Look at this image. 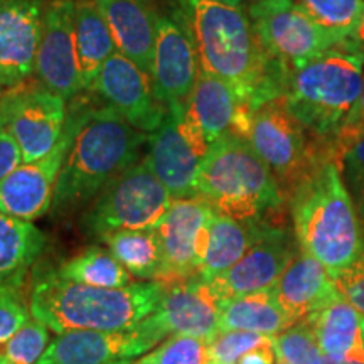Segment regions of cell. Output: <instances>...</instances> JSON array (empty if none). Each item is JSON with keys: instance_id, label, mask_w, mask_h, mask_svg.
Masks as SVG:
<instances>
[{"instance_id": "1", "label": "cell", "mask_w": 364, "mask_h": 364, "mask_svg": "<svg viewBox=\"0 0 364 364\" xmlns=\"http://www.w3.org/2000/svg\"><path fill=\"white\" fill-rule=\"evenodd\" d=\"M177 2L203 71L228 81L252 113L284 98L290 71L263 49L248 11L218 0Z\"/></svg>"}, {"instance_id": "2", "label": "cell", "mask_w": 364, "mask_h": 364, "mask_svg": "<svg viewBox=\"0 0 364 364\" xmlns=\"http://www.w3.org/2000/svg\"><path fill=\"white\" fill-rule=\"evenodd\" d=\"M76 134L54 191L53 209L70 211L90 203L113 179L142 159L149 135L136 130L108 107L73 105Z\"/></svg>"}, {"instance_id": "3", "label": "cell", "mask_w": 364, "mask_h": 364, "mask_svg": "<svg viewBox=\"0 0 364 364\" xmlns=\"http://www.w3.org/2000/svg\"><path fill=\"white\" fill-rule=\"evenodd\" d=\"M166 284L136 282L122 289L76 284L43 272L29 290L31 316L56 334L78 331L130 329L156 311Z\"/></svg>"}, {"instance_id": "4", "label": "cell", "mask_w": 364, "mask_h": 364, "mask_svg": "<svg viewBox=\"0 0 364 364\" xmlns=\"http://www.w3.org/2000/svg\"><path fill=\"white\" fill-rule=\"evenodd\" d=\"M290 209L299 248L322 263L332 279L364 253L363 223L341 164H318L292 193Z\"/></svg>"}, {"instance_id": "5", "label": "cell", "mask_w": 364, "mask_h": 364, "mask_svg": "<svg viewBox=\"0 0 364 364\" xmlns=\"http://www.w3.org/2000/svg\"><path fill=\"white\" fill-rule=\"evenodd\" d=\"M364 49L353 39L290 73L284 103L318 144H329L363 88Z\"/></svg>"}, {"instance_id": "6", "label": "cell", "mask_w": 364, "mask_h": 364, "mask_svg": "<svg viewBox=\"0 0 364 364\" xmlns=\"http://www.w3.org/2000/svg\"><path fill=\"white\" fill-rule=\"evenodd\" d=\"M218 215L238 221H267L284 204V191L270 167L245 136L228 132L209 147L196 184Z\"/></svg>"}, {"instance_id": "7", "label": "cell", "mask_w": 364, "mask_h": 364, "mask_svg": "<svg viewBox=\"0 0 364 364\" xmlns=\"http://www.w3.org/2000/svg\"><path fill=\"white\" fill-rule=\"evenodd\" d=\"M172 201L144 157L97 196L83 218V228L98 240L117 231L156 230Z\"/></svg>"}, {"instance_id": "8", "label": "cell", "mask_w": 364, "mask_h": 364, "mask_svg": "<svg viewBox=\"0 0 364 364\" xmlns=\"http://www.w3.org/2000/svg\"><path fill=\"white\" fill-rule=\"evenodd\" d=\"M245 139L270 167L282 191L294 193L318 164L327 161L321 144L309 142L306 129L290 115L282 98L252 113Z\"/></svg>"}, {"instance_id": "9", "label": "cell", "mask_w": 364, "mask_h": 364, "mask_svg": "<svg viewBox=\"0 0 364 364\" xmlns=\"http://www.w3.org/2000/svg\"><path fill=\"white\" fill-rule=\"evenodd\" d=\"M248 16L268 56L290 73L349 41L318 27L295 0L250 2Z\"/></svg>"}, {"instance_id": "10", "label": "cell", "mask_w": 364, "mask_h": 364, "mask_svg": "<svg viewBox=\"0 0 364 364\" xmlns=\"http://www.w3.org/2000/svg\"><path fill=\"white\" fill-rule=\"evenodd\" d=\"M208 139L186 112L184 103L171 105L161 127L149 135L147 159L172 199L193 198L203 161L209 152Z\"/></svg>"}, {"instance_id": "11", "label": "cell", "mask_w": 364, "mask_h": 364, "mask_svg": "<svg viewBox=\"0 0 364 364\" xmlns=\"http://www.w3.org/2000/svg\"><path fill=\"white\" fill-rule=\"evenodd\" d=\"M213 218L215 209L199 196L172 201L167 215L156 228L164 260L162 284L199 279Z\"/></svg>"}, {"instance_id": "12", "label": "cell", "mask_w": 364, "mask_h": 364, "mask_svg": "<svg viewBox=\"0 0 364 364\" xmlns=\"http://www.w3.org/2000/svg\"><path fill=\"white\" fill-rule=\"evenodd\" d=\"M9 90L0 107L6 129L19 144L24 164L38 162L63 139L68 120L66 100L44 88Z\"/></svg>"}, {"instance_id": "13", "label": "cell", "mask_w": 364, "mask_h": 364, "mask_svg": "<svg viewBox=\"0 0 364 364\" xmlns=\"http://www.w3.org/2000/svg\"><path fill=\"white\" fill-rule=\"evenodd\" d=\"M166 336L144 318L124 331H78L59 334L36 364H115L144 356Z\"/></svg>"}, {"instance_id": "14", "label": "cell", "mask_w": 364, "mask_h": 364, "mask_svg": "<svg viewBox=\"0 0 364 364\" xmlns=\"http://www.w3.org/2000/svg\"><path fill=\"white\" fill-rule=\"evenodd\" d=\"M76 134V112L71 105L65 134L56 149L38 162L22 164L0 182V213L33 223L43 218L54 203L59 172Z\"/></svg>"}, {"instance_id": "15", "label": "cell", "mask_w": 364, "mask_h": 364, "mask_svg": "<svg viewBox=\"0 0 364 364\" xmlns=\"http://www.w3.org/2000/svg\"><path fill=\"white\" fill-rule=\"evenodd\" d=\"M91 91L105 107L147 135L154 134L166 118L167 108L156 97L152 76L118 51L100 70Z\"/></svg>"}, {"instance_id": "16", "label": "cell", "mask_w": 364, "mask_h": 364, "mask_svg": "<svg viewBox=\"0 0 364 364\" xmlns=\"http://www.w3.org/2000/svg\"><path fill=\"white\" fill-rule=\"evenodd\" d=\"M199 73L198 49L179 9L172 14H159L150 73L159 102L166 108L184 103L193 93Z\"/></svg>"}, {"instance_id": "17", "label": "cell", "mask_w": 364, "mask_h": 364, "mask_svg": "<svg viewBox=\"0 0 364 364\" xmlns=\"http://www.w3.org/2000/svg\"><path fill=\"white\" fill-rule=\"evenodd\" d=\"M76 0H48L43 38L36 58L41 88L70 100L83 91L75 38Z\"/></svg>"}, {"instance_id": "18", "label": "cell", "mask_w": 364, "mask_h": 364, "mask_svg": "<svg viewBox=\"0 0 364 364\" xmlns=\"http://www.w3.org/2000/svg\"><path fill=\"white\" fill-rule=\"evenodd\" d=\"M299 250L285 228L268 225L262 238L236 265L206 282L221 302L241 295L272 290Z\"/></svg>"}, {"instance_id": "19", "label": "cell", "mask_w": 364, "mask_h": 364, "mask_svg": "<svg viewBox=\"0 0 364 364\" xmlns=\"http://www.w3.org/2000/svg\"><path fill=\"white\" fill-rule=\"evenodd\" d=\"M48 0H6L0 4V78L21 86L36 71Z\"/></svg>"}, {"instance_id": "20", "label": "cell", "mask_w": 364, "mask_h": 364, "mask_svg": "<svg viewBox=\"0 0 364 364\" xmlns=\"http://www.w3.org/2000/svg\"><path fill=\"white\" fill-rule=\"evenodd\" d=\"M221 300L206 280L193 279L166 284L161 302L147 317L164 336H189L203 341L220 332Z\"/></svg>"}, {"instance_id": "21", "label": "cell", "mask_w": 364, "mask_h": 364, "mask_svg": "<svg viewBox=\"0 0 364 364\" xmlns=\"http://www.w3.org/2000/svg\"><path fill=\"white\" fill-rule=\"evenodd\" d=\"M184 108L203 130L209 145L228 132L247 135L252 112L241 103L233 86L220 76L201 70L193 93L184 102Z\"/></svg>"}, {"instance_id": "22", "label": "cell", "mask_w": 364, "mask_h": 364, "mask_svg": "<svg viewBox=\"0 0 364 364\" xmlns=\"http://www.w3.org/2000/svg\"><path fill=\"white\" fill-rule=\"evenodd\" d=\"M110 27L117 51L152 73L159 14L152 0H95Z\"/></svg>"}, {"instance_id": "23", "label": "cell", "mask_w": 364, "mask_h": 364, "mask_svg": "<svg viewBox=\"0 0 364 364\" xmlns=\"http://www.w3.org/2000/svg\"><path fill=\"white\" fill-rule=\"evenodd\" d=\"M272 290L282 311L294 324L306 321L339 294L327 268L302 250H299Z\"/></svg>"}, {"instance_id": "24", "label": "cell", "mask_w": 364, "mask_h": 364, "mask_svg": "<svg viewBox=\"0 0 364 364\" xmlns=\"http://www.w3.org/2000/svg\"><path fill=\"white\" fill-rule=\"evenodd\" d=\"M302 322L311 327L326 358L343 359L364 353V316L341 294Z\"/></svg>"}, {"instance_id": "25", "label": "cell", "mask_w": 364, "mask_h": 364, "mask_svg": "<svg viewBox=\"0 0 364 364\" xmlns=\"http://www.w3.org/2000/svg\"><path fill=\"white\" fill-rule=\"evenodd\" d=\"M270 223L268 221H238L233 218L218 215L209 228V243L204 258L201 280H211L236 265L245 253L262 238Z\"/></svg>"}, {"instance_id": "26", "label": "cell", "mask_w": 364, "mask_h": 364, "mask_svg": "<svg viewBox=\"0 0 364 364\" xmlns=\"http://www.w3.org/2000/svg\"><path fill=\"white\" fill-rule=\"evenodd\" d=\"M292 326L294 322L282 311L273 290L241 295L221 302L220 331L253 332L275 338Z\"/></svg>"}, {"instance_id": "27", "label": "cell", "mask_w": 364, "mask_h": 364, "mask_svg": "<svg viewBox=\"0 0 364 364\" xmlns=\"http://www.w3.org/2000/svg\"><path fill=\"white\" fill-rule=\"evenodd\" d=\"M75 38L83 90H91L100 70L117 53L110 27L95 0H76Z\"/></svg>"}, {"instance_id": "28", "label": "cell", "mask_w": 364, "mask_h": 364, "mask_svg": "<svg viewBox=\"0 0 364 364\" xmlns=\"http://www.w3.org/2000/svg\"><path fill=\"white\" fill-rule=\"evenodd\" d=\"M46 241L33 223L0 213V285H19L44 252Z\"/></svg>"}, {"instance_id": "29", "label": "cell", "mask_w": 364, "mask_h": 364, "mask_svg": "<svg viewBox=\"0 0 364 364\" xmlns=\"http://www.w3.org/2000/svg\"><path fill=\"white\" fill-rule=\"evenodd\" d=\"M102 241L130 275L162 282L164 260L156 230L117 231L103 236Z\"/></svg>"}, {"instance_id": "30", "label": "cell", "mask_w": 364, "mask_h": 364, "mask_svg": "<svg viewBox=\"0 0 364 364\" xmlns=\"http://www.w3.org/2000/svg\"><path fill=\"white\" fill-rule=\"evenodd\" d=\"M56 272L66 280L100 289H122L134 284L127 268L113 257L110 250L102 247L83 250L70 260L63 262Z\"/></svg>"}, {"instance_id": "31", "label": "cell", "mask_w": 364, "mask_h": 364, "mask_svg": "<svg viewBox=\"0 0 364 364\" xmlns=\"http://www.w3.org/2000/svg\"><path fill=\"white\" fill-rule=\"evenodd\" d=\"M318 27L339 39H351L364 14V0H295Z\"/></svg>"}, {"instance_id": "32", "label": "cell", "mask_w": 364, "mask_h": 364, "mask_svg": "<svg viewBox=\"0 0 364 364\" xmlns=\"http://www.w3.org/2000/svg\"><path fill=\"white\" fill-rule=\"evenodd\" d=\"M51 344L49 329L33 317L0 346V364H36Z\"/></svg>"}, {"instance_id": "33", "label": "cell", "mask_w": 364, "mask_h": 364, "mask_svg": "<svg viewBox=\"0 0 364 364\" xmlns=\"http://www.w3.org/2000/svg\"><path fill=\"white\" fill-rule=\"evenodd\" d=\"M277 361L284 364H322L324 354L318 349L311 327L299 322L273 338Z\"/></svg>"}, {"instance_id": "34", "label": "cell", "mask_w": 364, "mask_h": 364, "mask_svg": "<svg viewBox=\"0 0 364 364\" xmlns=\"http://www.w3.org/2000/svg\"><path fill=\"white\" fill-rule=\"evenodd\" d=\"M130 364H208V341L189 336H171L154 351Z\"/></svg>"}, {"instance_id": "35", "label": "cell", "mask_w": 364, "mask_h": 364, "mask_svg": "<svg viewBox=\"0 0 364 364\" xmlns=\"http://www.w3.org/2000/svg\"><path fill=\"white\" fill-rule=\"evenodd\" d=\"M273 338L240 331H220L208 341V364H238L245 354L272 344Z\"/></svg>"}, {"instance_id": "36", "label": "cell", "mask_w": 364, "mask_h": 364, "mask_svg": "<svg viewBox=\"0 0 364 364\" xmlns=\"http://www.w3.org/2000/svg\"><path fill=\"white\" fill-rule=\"evenodd\" d=\"M364 139V75H363V88L359 93L358 102L354 103L353 110L346 117L344 124L341 125L338 134L329 144H321L324 149L326 156L329 161L338 162L343 166V159L353 145Z\"/></svg>"}, {"instance_id": "37", "label": "cell", "mask_w": 364, "mask_h": 364, "mask_svg": "<svg viewBox=\"0 0 364 364\" xmlns=\"http://www.w3.org/2000/svg\"><path fill=\"white\" fill-rule=\"evenodd\" d=\"M29 321L31 309L22 299L19 285H0V346Z\"/></svg>"}, {"instance_id": "38", "label": "cell", "mask_w": 364, "mask_h": 364, "mask_svg": "<svg viewBox=\"0 0 364 364\" xmlns=\"http://www.w3.org/2000/svg\"><path fill=\"white\" fill-rule=\"evenodd\" d=\"M343 177L358 211H364V139L346 152Z\"/></svg>"}, {"instance_id": "39", "label": "cell", "mask_w": 364, "mask_h": 364, "mask_svg": "<svg viewBox=\"0 0 364 364\" xmlns=\"http://www.w3.org/2000/svg\"><path fill=\"white\" fill-rule=\"evenodd\" d=\"M334 282L339 294L364 316V253L351 267L338 273Z\"/></svg>"}, {"instance_id": "40", "label": "cell", "mask_w": 364, "mask_h": 364, "mask_svg": "<svg viewBox=\"0 0 364 364\" xmlns=\"http://www.w3.org/2000/svg\"><path fill=\"white\" fill-rule=\"evenodd\" d=\"M24 164L19 144L6 127L0 130V182Z\"/></svg>"}, {"instance_id": "41", "label": "cell", "mask_w": 364, "mask_h": 364, "mask_svg": "<svg viewBox=\"0 0 364 364\" xmlns=\"http://www.w3.org/2000/svg\"><path fill=\"white\" fill-rule=\"evenodd\" d=\"M238 364H277V354L273 343L253 349L240 359Z\"/></svg>"}, {"instance_id": "42", "label": "cell", "mask_w": 364, "mask_h": 364, "mask_svg": "<svg viewBox=\"0 0 364 364\" xmlns=\"http://www.w3.org/2000/svg\"><path fill=\"white\" fill-rule=\"evenodd\" d=\"M351 39L356 44L361 46V49H364V14H363L361 21H359V24L356 27V31H354V34H353Z\"/></svg>"}, {"instance_id": "43", "label": "cell", "mask_w": 364, "mask_h": 364, "mask_svg": "<svg viewBox=\"0 0 364 364\" xmlns=\"http://www.w3.org/2000/svg\"><path fill=\"white\" fill-rule=\"evenodd\" d=\"M218 2L226 4V6H231V7H243L245 6V0H218Z\"/></svg>"}, {"instance_id": "44", "label": "cell", "mask_w": 364, "mask_h": 364, "mask_svg": "<svg viewBox=\"0 0 364 364\" xmlns=\"http://www.w3.org/2000/svg\"><path fill=\"white\" fill-rule=\"evenodd\" d=\"M6 88H9V86L6 85V81H4L2 78H0V103H2V100L6 98Z\"/></svg>"}, {"instance_id": "45", "label": "cell", "mask_w": 364, "mask_h": 364, "mask_svg": "<svg viewBox=\"0 0 364 364\" xmlns=\"http://www.w3.org/2000/svg\"><path fill=\"white\" fill-rule=\"evenodd\" d=\"M4 127H6V117H4V110L2 107H0V130H2Z\"/></svg>"}, {"instance_id": "46", "label": "cell", "mask_w": 364, "mask_h": 364, "mask_svg": "<svg viewBox=\"0 0 364 364\" xmlns=\"http://www.w3.org/2000/svg\"><path fill=\"white\" fill-rule=\"evenodd\" d=\"M252 2H262V0H252Z\"/></svg>"}, {"instance_id": "47", "label": "cell", "mask_w": 364, "mask_h": 364, "mask_svg": "<svg viewBox=\"0 0 364 364\" xmlns=\"http://www.w3.org/2000/svg\"><path fill=\"white\" fill-rule=\"evenodd\" d=\"M115 364H130V363H115Z\"/></svg>"}, {"instance_id": "48", "label": "cell", "mask_w": 364, "mask_h": 364, "mask_svg": "<svg viewBox=\"0 0 364 364\" xmlns=\"http://www.w3.org/2000/svg\"><path fill=\"white\" fill-rule=\"evenodd\" d=\"M4 2H6V0H0V4H4Z\"/></svg>"}, {"instance_id": "49", "label": "cell", "mask_w": 364, "mask_h": 364, "mask_svg": "<svg viewBox=\"0 0 364 364\" xmlns=\"http://www.w3.org/2000/svg\"><path fill=\"white\" fill-rule=\"evenodd\" d=\"M277 364H284V363H277Z\"/></svg>"}]
</instances>
